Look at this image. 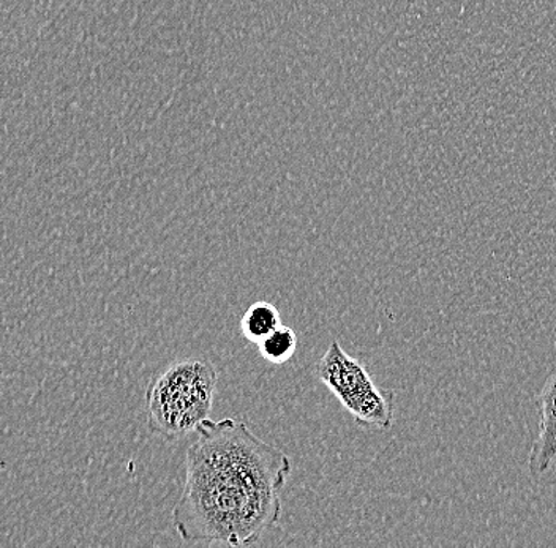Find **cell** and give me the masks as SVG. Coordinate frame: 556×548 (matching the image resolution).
<instances>
[{"label":"cell","instance_id":"6da1fadb","mask_svg":"<svg viewBox=\"0 0 556 548\" xmlns=\"http://www.w3.org/2000/svg\"><path fill=\"white\" fill-rule=\"evenodd\" d=\"M194 435L174 528L184 543L253 546L280 523L290 457L231 418L207 419Z\"/></svg>","mask_w":556,"mask_h":548},{"label":"cell","instance_id":"7a4b0ae2","mask_svg":"<svg viewBox=\"0 0 556 548\" xmlns=\"http://www.w3.org/2000/svg\"><path fill=\"white\" fill-rule=\"evenodd\" d=\"M217 381L211 360L191 357L173 362L146 391L149 432L166 442L197 432L211 416Z\"/></svg>","mask_w":556,"mask_h":548},{"label":"cell","instance_id":"3957f363","mask_svg":"<svg viewBox=\"0 0 556 548\" xmlns=\"http://www.w3.org/2000/svg\"><path fill=\"white\" fill-rule=\"evenodd\" d=\"M316 377L364 429L386 430L394 424V392L380 390L359 360L337 340L316 366Z\"/></svg>","mask_w":556,"mask_h":548},{"label":"cell","instance_id":"277c9868","mask_svg":"<svg viewBox=\"0 0 556 548\" xmlns=\"http://www.w3.org/2000/svg\"><path fill=\"white\" fill-rule=\"evenodd\" d=\"M539 408V436L528 457V471L536 479L547 474L556 463V372L542 390Z\"/></svg>","mask_w":556,"mask_h":548},{"label":"cell","instance_id":"5b68a950","mask_svg":"<svg viewBox=\"0 0 556 548\" xmlns=\"http://www.w3.org/2000/svg\"><path fill=\"white\" fill-rule=\"evenodd\" d=\"M281 326L280 311L270 302L260 301L247 308L241 319L243 339L260 345L264 339L273 334Z\"/></svg>","mask_w":556,"mask_h":548},{"label":"cell","instance_id":"8992f818","mask_svg":"<svg viewBox=\"0 0 556 548\" xmlns=\"http://www.w3.org/2000/svg\"><path fill=\"white\" fill-rule=\"evenodd\" d=\"M258 348L263 359L274 364V366H281L294 356L295 349H298V335H295L293 329L281 324L273 334L260 343Z\"/></svg>","mask_w":556,"mask_h":548},{"label":"cell","instance_id":"52a82bcc","mask_svg":"<svg viewBox=\"0 0 556 548\" xmlns=\"http://www.w3.org/2000/svg\"><path fill=\"white\" fill-rule=\"evenodd\" d=\"M555 349H556V331H555Z\"/></svg>","mask_w":556,"mask_h":548}]
</instances>
